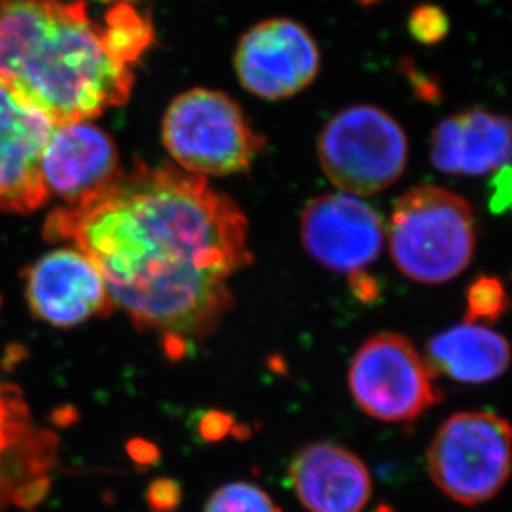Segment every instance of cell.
Masks as SVG:
<instances>
[{
	"mask_svg": "<svg viewBox=\"0 0 512 512\" xmlns=\"http://www.w3.org/2000/svg\"><path fill=\"white\" fill-rule=\"evenodd\" d=\"M289 473L297 498L310 512H362L372 496L362 459L332 443L307 446Z\"/></svg>",
	"mask_w": 512,
	"mask_h": 512,
	"instance_id": "4fadbf2b",
	"label": "cell"
},
{
	"mask_svg": "<svg viewBox=\"0 0 512 512\" xmlns=\"http://www.w3.org/2000/svg\"><path fill=\"white\" fill-rule=\"evenodd\" d=\"M435 373L400 334H378L358 348L348 370L353 400L385 423H411L441 400Z\"/></svg>",
	"mask_w": 512,
	"mask_h": 512,
	"instance_id": "52a82bcc",
	"label": "cell"
},
{
	"mask_svg": "<svg viewBox=\"0 0 512 512\" xmlns=\"http://www.w3.org/2000/svg\"><path fill=\"white\" fill-rule=\"evenodd\" d=\"M228 426V421H224L221 415L206 416V420L203 423L204 436L206 438H221L226 433Z\"/></svg>",
	"mask_w": 512,
	"mask_h": 512,
	"instance_id": "ffe728a7",
	"label": "cell"
},
{
	"mask_svg": "<svg viewBox=\"0 0 512 512\" xmlns=\"http://www.w3.org/2000/svg\"><path fill=\"white\" fill-rule=\"evenodd\" d=\"M508 300L503 285L494 277H483L469 287L468 312L464 322H494L503 315Z\"/></svg>",
	"mask_w": 512,
	"mask_h": 512,
	"instance_id": "ac0fdd59",
	"label": "cell"
},
{
	"mask_svg": "<svg viewBox=\"0 0 512 512\" xmlns=\"http://www.w3.org/2000/svg\"><path fill=\"white\" fill-rule=\"evenodd\" d=\"M25 295L35 317L57 329H72L113 307L98 267L75 247L40 257L27 272Z\"/></svg>",
	"mask_w": 512,
	"mask_h": 512,
	"instance_id": "30bf717a",
	"label": "cell"
},
{
	"mask_svg": "<svg viewBox=\"0 0 512 512\" xmlns=\"http://www.w3.org/2000/svg\"><path fill=\"white\" fill-rule=\"evenodd\" d=\"M305 251L335 272L357 274L382 252L383 221L372 206L347 193L322 194L300 218Z\"/></svg>",
	"mask_w": 512,
	"mask_h": 512,
	"instance_id": "9c48e42d",
	"label": "cell"
},
{
	"mask_svg": "<svg viewBox=\"0 0 512 512\" xmlns=\"http://www.w3.org/2000/svg\"><path fill=\"white\" fill-rule=\"evenodd\" d=\"M325 176L352 196L392 186L408 161V140L397 120L372 105L348 107L324 126L317 141Z\"/></svg>",
	"mask_w": 512,
	"mask_h": 512,
	"instance_id": "5b68a950",
	"label": "cell"
},
{
	"mask_svg": "<svg viewBox=\"0 0 512 512\" xmlns=\"http://www.w3.org/2000/svg\"><path fill=\"white\" fill-rule=\"evenodd\" d=\"M511 123L479 108L448 116L431 138V161L446 174H481L509 166Z\"/></svg>",
	"mask_w": 512,
	"mask_h": 512,
	"instance_id": "5bb4252c",
	"label": "cell"
},
{
	"mask_svg": "<svg viewBox=\"0 0 512 512\" xmlns=\"http://www.w3.org/2000/svg\"><path fill=\"white\" fill-rule=\"evenodd\" d=\"M433 483L456 503L476 506L504 488L511 471V428L489 411H461L436 431L428 450Z\"/></svg>",
	"mask_w": 512,
	"mask_h": 512,
	"instance_id": "8992f818",
	"label": "cell"
},
{
	"mask_svg": "<svg viewBox=\"0 0 512 512\" xmlns=\"http://www.w3.org/2000/svg\"><path fill=\"white\" fill-rule=\"evenodd\" d=\"M508 340L486 325L464 322L436 335L428 343L426 363L433 373H445L459 383H489L508 370Z\"/></svg>",
	"mask_w": 512,
	"mask_h": 512,
	"instance_id": "9a60e30c",
	"label": "cell"
},
{
	"mask_svg": "<svg viewBox=\"0 0 512 512\" xmlns=\"http://www.w3.org/2000/svg\"><path fill=\"white\" fill-rule=\"evenodd\" d=\"M45 236L92 259L112 304L181 353L231 309L229 279L251 264L249 224L198 174L136 166L77 204L55 209Z\"/></svg>",
	"mask_w": 512,
	"mask_h": 512,
	"instance_id": "6da1fadb",
	"label": "cell"
},
{
	"mask_svg": "<svg viewBox=\"0 0 512 512\" xmlns=\"http://www.w3.org/2000/svg\"><path fill=\"white\" fill-rule=\"evenodd\" d=\"M161 135L183 171L203 178L246 171L264 146L239 105L226 93L206 88L174 98Z\"/></svg>",
	"mask_w": 512,
	"mask_h": 512,
	"instance_id": "277c9868",
	"label": "cell"
},
{
	"mask_svg": "<svg viewBox=\"0 0 512 512\" xmlns=\"http://www.w3.org/2000/svg\"><path fill=\"white\" fill-rule=\"evenodd\" d=\"M40 438L44 436L37 435L22 400L0 385V503L19 501L22 486L34 489L27 478L39 471L40 450H47Z\"/></svg>",
	"mask_w": 512,
	"mask_h": 512,
	"instance_id": "2e32d148",
	"label": "cell"
},
{
	"mask_svg": "<svg viewBox=\"0 0 512 512\" xmlns=\"http://www.w3.org/2000/svg\"><path fill=\"white\" fill-rule=\"evenodd\" d=\"M410 29L416 39L425 44H433L445 37L448 32V20L436 7H421L411 15Z\"/></svg>",
	"mask_w": 512,
	"mask_h": 512,
	"instance_id": "d6986e66",
	"label": "cell"
},
{
	"mask_svg": "<svg viewBox=\"0 0 512 512\" xmlns=\"http://www.w3.org/2000/svg\"><path fill=\"white\" fill-rule=\"evenodd\" d=\"M121 170L112 138L88 121L54 125L44 153L47 194L77 204L113 183Z\"/></svg>",
	"mask_w": 512,
	"mask_h": 512,
	"instance_id": "7c38bea8",
	"label": "cell"
},
{
	"mask_svg": "<svg viewBox=\"0 0 512 512\" xmlns=\"http://www.w3.org/2000/svg\"><path fill=\"white\" fill-rule=\"evenodd\" d=\"M388 242L395 266L411 281H451L473 259V209L448 189L416 186L395 204Z\"/></svg>",
	"mask_w": 512,
	"mask_h": 512,
	"instance_id": "3957f363",
	"label": "cell"
},
{
	"mask_svg": "<svg viewBox=\"0 0 512 512\" xmlns=\"http://www.w3.org/2000/svg\"><path fill=\"white\" fill-rule=\"evenodd\" d=\"M204 512H281V509L256 484L229 483L211 494Z\"/></svg>",
	"mask_w": 512,
	"mask_h": 512,
	"instance_id": "e0dca14e",
	"label": "cell"
},
{
	"mask_svg": "<svg viewBox=\"0 0 512 512\" xmlns=\"http://www.w3.org/2000/svg\"><path fill=\"white\" fill-rule=\"evenodd\" d=\"M143 50L141 25L123 5L102 25L85 0H0V82L54 125L123 105Z\"/></svg>",
	"mask_w": 512,
	"mask_h": 512,
	"instance_id": "7a4b0ae2",
	"label": "cell"
},
{
	"mask_svg": "<svg viewBox=\"0 0 512 512\" xmlns=\"http://www.w3.org/2000/svg\"><path fill=\"white\" fill-rule=\"evenodd\" d=\"M234 67L247 92L282 100L314 82L320 67L319 47L294 20H266L242 35Z\"/></svg>",
	"mask_w": 512,
	"mask_h": 512,
	"instance_id": "ba28073f",
	"label": "cell"
},
{
	"mask_svg": "<svg viewBox=\"0 0 512 512\" xmlns=\"http://www.w3.org/2000/svg\"><path fill=\"white\" fill-rule=\"evenodd\" d=\"M54 123L0 82V211L30 213L49 198L42 153Z\"/></svg>",
	"mask_w": 512,
	"mask_h": 512,
	"instance_id": "8fae6325",
	"label": "cell"
}]
</instances>
